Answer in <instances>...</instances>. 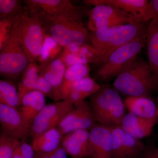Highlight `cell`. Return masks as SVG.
Here are the masks:
<instances>
[{
	"label": "cell",
	"instance_id": "1f68e13d",
	"mask_svg": "<svg viewBox=\"0 0 158 158\" xmlns=\"http://www.w3.org/2000/svg\"><path fill=\"white\" fill-rule=\"evenodd\" d=\"M34 151L32 145L21 142L15 151L12 158H34Z\"/></svg>",
	"mask_w": 158,
	"mask_h": 158
},
{
	"label": "cell",
	"instance_id": "603a6c76",
	"mask_svg": "<svg viewBox=\"0 0 158 158\" xmlns=\"http://www.w3.org/2000/svg\"><path fill=\"white\" fill-rule=\"evenodd\" d=\"M63 136L57 127L49 130L33 139L32 147L37 153L52 151L59 147Z\"/></svg>",
	"mask_w": 158,
	"mask_h": 158
},
{
	"label": "cell",
	"instance_id": "3957f363",
	"mask_svg": "<svg viewBox=\"0 0 158 158\" xmlns=\"http://www.w3.org/2000/svg\"><path fill=\"white\" fill-rule=\"evenodd\" d=\"M156 87L148 63L137 57L116 77L113 88L128 96H148Z\"/></svg>",
	"mask_w": 158,
	"mask_h": 158
},
{
	"label": "cell",
	"instance_id": "5b68a950",
	"mask_svg": "<svg viewBox=\"0 0 158 158\" xmlns=\"http://www.w3.org/2000/svg\"><path fill=\"white\" fill-rule=\"evenodd\" d=\"M23 11L17 16L8 41L0 50V73L7 77H16L29 63L21 44Z\"/></svg>",
	"mask_w": 158,
	"mask_h": 158
},
{
	"label": "cell",
	"instance_id": "d4e9b609",
	"mask_svg": "<svg viewBox=\"0 0 158 158\" xmlns=\"http://www.w3.org/2000/svg\"><path fill=\"white\" fill-rule=\"evenodd\" d=\"M0 104H3L16 108L20 104L18 92L15 86L11 82L0 81Z\"/></svg>",
	"mask_w": 158,
	"mask_h": 158
},
{
	"label": "cell",
	"instance_id": "9a60e30c",
	"mask_svg": "<svg viewBox=\"0 0 158 158\" xmlns=\"http://www.w3.org/2000/svg\"><path fill=\"white\" fill-rule=\"evenodd\" d=\"M62 147L73 158H92L93 153L88 130H77L65 135Z\"/></svg>",
	"mask_w": 158,
	"mask_h": 158
},
{
	"label": "cell",
	"instance_id": "d6a6232c",
	"mask_svg": "<svg viewBox=\"0 0 158 158\" xmlns=\"http://www.w3.org/2000/svg\"><path fill=\"white\" fill-rule=\"evenodd\" d=\"M34 158H67V153L62 146H59L52 151L37 153Z\"/></svg>",
	"mask_w": 158,
	"mask_h": 158
},
{
	"label": "cell",
	"instance_id": "4fadbf2b",
	"mask_svg": "<svg viewBox=\"0 0 158 158\" xmlns=\"http://www.w3.org/2000/svg\"><path fill=\"white\" fill-rule=\"evenodd\" d=\"M26 6L31 10L55 16L82 15L89 13L86 7L76 6L68 0H27Z\"/></svg>",
	"mask_w": 158,
	"mask_h": 158
},
{
	"label": "cell",
	"instance_id": "9c48e42d",
	"mask_svg": "<svg viewBox=\"0 0 158 158\" xmlns=\"http://www.w3.org/2000/svg\"><path fill=\"white\" fill-rule=\"evenodd\" d=\"M140 22L117 8L100 4L90 10L88 24L90 32L115 26Z\"/></svg>",
	"mask_w": 158,
	"mask_h": 158
},
{
	"label": "cell",
	"instance_id": "e0dca14e",
	"mask_svg": "<svg viewBox=\"0 0 158 158\" xmlns=\"http://www.w3.org/2000/svg\"><path fill=\"white\" fill-rule=\"evenodd\" d=\"M156 121V120L146 119L128 113L125 115L120 126L128 135L140 139L151 134Z\"/></svg>",
	"mask_w": 158,
	"mask_h": 158
},
{
	"label": "cell",
	"instance_id": "7a4b0ae2",
	"mask_svg": "<svg viewBox=\"0 0 158 158\" xmlns=\"http://www.w3.org/2000/svg\"><path fill=\"white\" fill-rule=\"evenodd\" d=\"M36 11L42 22L44 33L64 47L79 46L90 40V33L82 21L83 15L55 16Z\"/></svg>",
	"mask_w": 158,
	"mask_h": 158
},
{
	"label": "cell",
	"instance_id": "f1b7e54d",
	"mask_svg": "<svg viewBox=\"0 0 158 158\" xmlns=\"http://www.w3.org/2000/svg\"><path fill=\"white\" fill-rule=\"evenodd\" d=\"M59 58L62 59L66 68L75 65L88 64L90 61L88 57L80 51L77 53H65L62 52Z\"/></svg>",
	"mask_w": 158,
	"mask_h": 158
},
{
	"label": "cell",
	"instance_id": "83f0119b",
	"mask_svg": "<svg viewBox=\"0 0 158 158\" xmlns=\"http://www.w3.org/2000/svg\"><path fill=\"white\" fill-rule=\"evenodd\" d=\"M24 6L18 0H0V19L17 17L23 11Z\"/></svg>",
	"mask_w": 158,
	"mask_h": 158
},
{
	"label": "cell",
	"instance_id": "ac0fdd59",
	"mask_svg": "<svg viewBox=\"0 0 158 158\" xmlns=\"http://www.w3.org/2000/svg\"><path fill=\"white\" fill-rule=\"evenodd\" d=\"M148 64L156 86L158 85V17L150 21L146 35Z\"/></svg>",
	"mask_w": 158,
	"mask_h": 158
},
{
	"label": "cell",
	"instance_id": "484cf974",
	"mask_svg": "<svg viewBox=\"0 0 158 158\" xmlns=\"http://www.w3.org/2000/svg\"><path fill=\"white\" fill-rule=\"evenodd\" d=\"M100 87L101 85H99L94 79L88 77L73 83L71 86L69 91L70 90L77 91L84 94L87 98L93 95Z\"/></svg>",
	"mask_w": 158,
	"mask_h": 158
},
{
	"label": "cell",
	"instance_id": "8d00e7d4",
	"mask_svg": "<svg viewBox=\"0 0 158 158\" xmlns=\"http://www.w3.org/2000/svg\"><path fill=\"white\" fill-rule=\"evenodd\" d=\"M156 152H157V153L158 154V148H156Z\"/></svg>",
	"mask_w": 158,
	"mask_h": 158
},
{
	"label": "cell",
	"instance_id": "6da1fadb",
	"mask_svg": "<svg viewBox=\"0 0 158 158\" xmlns=\"http://www.w3.org/2000/svg\"><path fill=\"white\" fill-rule=\"evenodd\" d=\"M138 22L100 29L90 32L91 46L98 53V65L105 62L113 51L147 33L149 23Z\"/></svg>",
	"mask_w": 158,
	"mask_h": 158
},
{
	"label": "cell",
	"instance_id": "d6986e66",
	"mask_svg": "<svg viewBox=\"0 0 158 158\" xmlns=\"http://www.w3.org/2000/svg\"><path fill=\"white\" fill-rule=\"evenodd\" d=\"M129 113L146 119L156 120L157 108L148 96H128L124 100Z\"/></svg>",
	"mask_w": 158,
	"mask_h": 158
},
{
	"label": "cell",
	"instance_id": "4dcf8cb0",
	"mask_svg": "<svg viewBox=\"0 0 158 158\" xmlns=\"http://www.w3.org/2000/svg\"><path fill=\"white\" fill-rule=\"evenodd\" d=\"M40 77L38 65L35 62H30L23 72L21 81L32 82L37 80Z\"/></svg>",
	"mask_w": 158,
	"mask_h": 158
},
{
	"label": "cell",
	"instance_id": "30bf717a",
	"mask_svg": "<svg viewBox=\"0 0 158 158\" xmlns=\"http://www.w3.org/2000/svg\"><path fill=\"white\" fill-rule=\"evenodd\" d=\"M83 3L89 6L102 4L113 6L140 22H148L157 16L151 3L147 0H85Z\"/></svg>",
	"mask_w": 158,
	"mask_h": 158
},
{
	"label": "cell",
	"instance_id": "f546056e",
	"mask_svg": "<svg viewBox=\"0 0 158 158\" xmlns=\"http://www.w3.org/2000/svg\"><path fill=\"white\" fill-rule=\"evenodd\" d=\"M17 16L0 19V50L4 47L8 41Z\"/></svg>",
	"mask_w": 158,
	"mask_h": 158
},
{
	"label": "cell",
	"instance_id": "cb8c5ba5",
	"mask_svg": "<svg viewBox=\"0 0 158 158\" xmlns=\"http://www.w3.org/2000/svg\"><path fill=\"white\" fill-rule=\"evenodd\" d=\"M64 47L58 43L52 37L44 33L42 48L38 60L40 64L48 63L59 57Z\"/></svg>",
	"mask_w": 158,
	"mask_h": 158
},
{
	"label": "cell",
	"instance_id": "ffe728a7",
	"mask_svg": "<svg viewBox=\"0 0 158 158\" xmlns=\"http://www.w3.org/2000/svg\"><path fill=\"white\" fill-rule=\"evenodd\" d=\"M45 96L40 91L32 90L21 99L19 110L31 125L35 117L45 106Z\"/></svg>",
	"mask_w": 158,
	"mask_h": 158
},
{
	"label": "cell",
	"instance_id": "2e32d148",
	"mask_svg": "<svg viewBox=\"0 0 158 158\" xmlns=\"http://www.w3.org/2000/svg\"><path fill=\"white\" fill-rule=\"evenodd\" d=\"M90 141L92 158H111L113 136L110 128L98 125L90 130Z\"/></svg>",
	"mask_w": 158,
	"mask_h": 158
},
{
	"label": "cell",
	"instance_id": "7402d4cb",
	"mask_svg": "<svg viewBox=\"0 0 158 158\" xmlns=\"http://www.w3.org/2000/svg\"><path fill=\"white\" fill-rule=\"evenodd\" d=\"M90 71L88 64L73 65L66 68L62 85L54 100H66L72 85L78 80L89 77Z\"/></svg>",
	"mask_w": 158,
	"mask_h": 158
},
{
	"label": "cell",
	"instance_id": "44dd1931",
	"mask_svg": "<svg viewBox=\"0 0 158 158\" xmlns=\"http://www.w3.org/2000/svg\"><path fill=\"white\" fill-rule=\"evenodd\" d=\"M66 69L64 62L59 57L48 63L38 65L40 75L46 80L53 88V99L62 85Z\"/></svg>",
	"mask_w": 158,
	"mask_h": 158
},
{
	"label": "cell",
	"instance_id": "d590c367",
	"mask_svg": "<svg viewBox=\"0 0 158 158\" xmlns=\"http://www.w3.org/2000/svg\"><path fill=\"white\" fill-rule=\"evenodd\" d=\"M155 153H156V156L157 158H158V154L157 153L156 151V148H155Z\"/></svg>",
	"mask_w": 158,
	"mask_h": 158
},
{
	"label": "cell",
	"instance_id": "f35d334b",
	"mask_svg": "<svg viewBox=\"0 0 158 158\" xmlns=\"http://www.w3.org/2000/svg\"></svg>",
	"mask_w": 158,
	"mask_h": 158
},
{
	"label": "cell",
	"instance_id": "277c9868",
	"mask_svg": "<svg viewBox=\"0 0 158 158\" xmlns=\"http://www.w3.org/2000/svg\"><path fill=\"white\" fill-rule=\"evenodd\" d=\"M90 107L95 121L111 128L120 126L125 115L124 102L118 91L110 85H101L91 95Z\"/></svg>",
	"mask_w": 158,
	"mask_h": 158
},
{
	"label": "cell",
	"instance_id": "e575fe53",
	"mask_svg": "<svg viewBox=\"0 0 158 158\" xmlns=\"http://www.w3.org/2000/svg\"><path fill=\"white\" fill-rule=\"evenodd\" d=\"M154 9L156 16L158 17V0H151L150 1Z\"/></svg>",
	"mask_w": 158,
	"mask_h": 158
},
{
	"label": "cell",
	"instance_id": "8992f818",
	"mask_svg": "<svg viewBox=\"0 0 158 158\" xmlns=\"http://www.w3.org/2000/svg\"><path fill=\"white\" fill-rule=\"evenodd\" d=\"M146 35L147 33L113 51L97 71L95 77L102 81L116 77L138 57L141 49L146 45Z\"/></svg>",
	"mask_w": 158,
	"mask_h": 158
},
{
	"label": "cell",
	"instance_id": "7c38bea8",
	"mask_svg": "<svg viewBox=\"0 0 158 158\" xmlns=\"http://www.w3.org/2000/svg\"><path fill=\"white\" fill-rule=\"evenodd\" d=\"M110 129L113 136L111 158H140L142 156L146 148L140 139L128 135L120 126Z\"/></svg>",
	"mask_w": 158,
	"mask_h": 158
},
{
	"label": "cell",
	"instance_id": "ba28073f",
	"mask_svg": "<svg viewBox=\"0 0 158 158\" xmlns=\"http://www.w3.org/2000/svg\"><path fill=\"white\" fill-rule=\"evenodd\" d=\"M73 107V104L68 100L45 105L31 124L30 135L33 140L49 130L57 128L62 118Z\"/></svg>",
	"mask_w": 158,
	"mask_h": 158
},
{
	"label": "cell",
	"instance_id": "8fae6325",
	"mask_svg": "<svg viewBox=\"0 0 158 158\" xmlns=\"http://www.w3.org/2000/svg\"><path fill=\"white\" fill-rule=\"evenodd\" d=\"M95 122L90 106L84 101L74 106L62 118L57 128L64 135L77 130H91L95 126Z\"/></svg>",
	"mask_w": 158,
	"mask_h": 158
},
{
	"label": "cell",
	"instance_id": "52a82bcc",
	"mask_svg": "<svg viewBox=\"0 0 158 158\" xmlns=\"http://www.w3.org/2000/svg\"><path fill=\"white\" fill-rule=\"evenodd\" d=\"M44 34L42 22L38 13L24 6L22 14L21 44L29 63L38 60Z\"/></svg>",
	"mask_w": 158,
	"mask_h": 158
},
{
	"label": "cell",
	"instance_id": "5bb4252c",
	"mask_svg": "<svg viewBox=\"0 0 158 158\" xmlns=\"http://www.w3.org/2000/svg\"><path fill=\"white\" fill-rule=\"evenodd\" d=\"M0 123L3 132L19 140L30 135L31 124L16 108L0 104Z\"/></svg>",
	"mask_w": 158,
	"mask_h": 158
},
{
	"label": "cell",
	"instance_id": "74e56055",
	"mask_svg": "<svg viewBox=\"0 0 158 158\" xmlns=\"http://www.w3.org/2000/svg\"><path fill=\"white\" fill-rule=\"evenodd\" d=\"M157 116H158V107L157 108Z\"/></svg>",
	"mask_w": 158,
	"mask_h": 158
},
{
	"label": "cell",
	"instance_id": "4316f807",
	"mask_svg": "<svg viewBox=\"0 0 158 158\" xmlns=\"http://www.w3.org/2000/svg\"><path fill=\"white\" fill-rule=\"evenodd\" d=\"M21 142L17 138L2 133L0 137V158H12L15 151Z\"/></svg>",
	"mask_w": 158,
	"mask_h": 158
},
{
	"label": "cell",
	"instance_id": "836d02e7",
	"mask_svg": "<svg viewBox=\"0 0 158 158\" xmlns=\"http://www.w3.org/2000/svg\"><path fill=\"white\" fill-rule=\"evenodd\" d=\"M155 148H149L148 149H145V151L143 154V158H157L155 153Z\"/></svg>",
	"mask_w": 158,
	"mask_h": 158
}]
</instances>
